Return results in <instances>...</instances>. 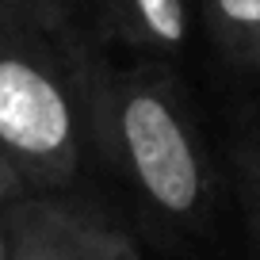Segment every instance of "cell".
Returning a JSON list of instances; mask_svg holds the SVG:
<instances>
[{"instance_id":"6da1fadb","label":"cell","mask_w":260,"mask_h":260,"mask_svg":"<svg viewBox=\"0 0 260 260\" xmlns=\"http://www.w3.org/2000/svg\"><path fill=\"white\" fill-rule=\"evenodd\" d=\"M96 61L65 0H0V146L35 191L81 172Z\"/></svg>"},{"instance_id":"7a4b0ae2","label":"cell","mask_w":260,"mask_h":260,"mask_svg":"<svg viewBox=\"0 0 260 260\" xmlns=\"http://www.w3.org/2000/svg\"><path fill=\"white\" fill-rule=\"evenodd\" d=\"M88 142L149 214L191 234L211 222V149L184 84L165 61L111 65L100 54L88 96Z\"/></svg>"},{"instance_id":"3957f363","label":"cell","mask_w":260,"mask_h":260,"mask_svg":"<svg viewBox=\"0 0 260 260\" xmlns=\"http://www.w3.org/2000/svg\"><path fill=\"white\" fill-rule=\"evenodd\" d=\"M4 207L12 230L8 260H142L138 245L92 207L50 191H31Z\"/></svg>"},{"instance_id":"277c9868","label":"cell","mask_w":260,"mask_h":260,"mask_svg":"<svg viewBox=\"0 0 260 260\" xmlns=\"http://www.w3.org/2000/svg\"><path fill=\"white\" fill-rule=\"evenodd\" d=\"M104 31L149 54H176L187 42V0H92Z\"/></svg>"},{"instance_id":"5b68a950","label":"cell","mask_w":260,"mask_h":260,"mask_svg":"<svg viewBox=\"0 0 260 260\" xmlns=\"http://www.w3.org/2000/svg\"><path fill=\"white\" fill-rule=\"evenodd\" d=\"M218 54L237 73L260 77V0H203Z\"/></svg>"},{"instance_id":"8992f818","label":"cell","mask_w":260,"mask_h":260,"mask_svg":"<svg viewBox=\"0 0 260 260\" xmlns=\"http://www.w3.org/2000/svg\"><path fill=\"white\" fill-rule=\"evenodd\" d=\"M230 161H234V176H237V199L245 207L252 241L260 249V111L256 107H245L234 119Z\"/></svg>"},{"instance_id":"52a82bcc","label":"cell","mask_w":260,"mask_h":260,"mask_svg":"<svg viewBox=\"0 0 260 260\" xmlns=\"http://www.w3.org/2000/svg\"><path fill=\"white\" fill-rule=\"evenodd\" d=\"M31 191L35 187L27 184V176L19 172V165L4 153V146H0V207L12 203V199H23V195H31Z\"/></svg>"},{"instance_id":"ba28073f","label":"cell","mask_w":260,"mask_h":260,"mask_svg":"<svg viewBox=\"0 0 260 260\" xmlns=\"http://www.w3.org/2000/svg\"><path fill=\"white\" fill-rule=\"evenodd\" d=\"M12 256V230H8V207H0V260Z\"/></svg>"}]
</instances>
